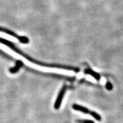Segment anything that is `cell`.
I'll return each mask as SVG.
<instances>
[{
	"label": "cell",
	"instance_id": "obj_4",
	"mask_svg": "<svg viewBox=\"0 0 123 123\" xmlns=\"http://www.w3.org/2000/svg\"><path fill=\"white\" fill-rule=\"evenodd\" d=\"M22 66V62L21 61H18L16 63V65H15V67H13V68H12L10 70V73H13V74H14L15 73H17V72L18 71V70H19V69L20 68V67H21Z\"/></svg>",
	"mask_w": 123,
	"mask_h": 123
},
{
	"label": "cell",
	"instance_id": "obj_6",
	"mask_svg": "<svg viewBox=\"0 0 123 123\" xmlns=\"http://www.w3.org/2000/svg\"><path fill=\"white\" fill-rule=\"evenodd\" d=\"M79 123H95L94 121L91 120H78Z\"/></svg>",
	"mask_w": 123,
	"mask_h": 123
},
{
	"label": "cell",
	"instance_id": "obj_1",
	"mask_svg": "<svg viewBox=\"0 0 123 123\" xmlns=\"http://www.w3.org/2000/svg\"><path fill=\"white\" fill-rule=\"evenodd\" d=\"M73 108L75 110L81 112L83 113H87V114H89L94 117L96 120L98 121H101V117L98 114V113L95 112L94 111H90L89 109L87 108L83 107V106H80L78 104H74L73 105Z\"/></svg>",
	"mask_w": 123,
	"mask_h": 123
},
{
	"label": "cell",
	"instance_id": "obj_3",
	"mask_svg": "<svg viewBox=\"0 0 123 123\" xmlns=\"http://www.w3.org/2000/svg\"><path fill=\"white\" fill-rule=\"evenodd\" d=\"M84 73L87 74L91 75V76H92V77H93V78H94L96 80H100L101 79L100 75L99 74L96 73L94 71H93L90 68L86 69L85 71H84Z\"/></svg>",
	"mask_w": 123,
	"mask_h": 123
},
{
	"label": "cell",
	"instance_id": "obj_5",
	"mask_svg": "<svg viewBox=\"0 0 123 123\" xmlns=\"http://www.w3.org/2000/svg\"><path fill=\"white\" fill-rule=\"evenodd\" d=\"M105 87H106V88H107L108 90H110V91L112 90V88H113V86H112V84L111 83L110 81H108L107 83H106Z\"/></svg>",
	"mask_w": 123,
	"mask_h": 123
},
{
	"label": "cell",
	"instance_id": "obj_2",
	"mask_svg": "<svg viewBox=\"0 0 123 123\" xmlns=\"http://www.w3.org/2000/svg\"><path fill=\"white\" fill-rule=\"evenodd\" d=\"M66 90H67V87H66V86H64L63 87V88H62L61 91H60L57 99H56V102H55L54 105V107L56 109H58L60 107V106H61L62 101L64 95L65 94Z\"/></svg>",
	"mask_w": 123,
	"mask_h": 123
}]
</instances>
